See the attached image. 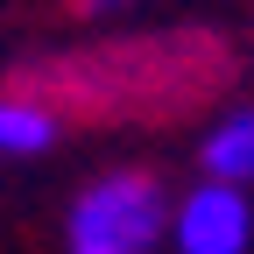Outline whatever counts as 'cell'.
Segmentation results:
<instances>
[{"label": "cell", "mask_w": 254, "mask_h": 254, "mask_svg": "<svg viewBox=\"0 0 254 254\" xmlns=\"http://www.w3.org/2000/svg\"><path fill=\"white\" fill-rule=\"evenodd\" d=\"M198 163H205V177H219V184L254 190V106H233L226 120H212V134L198 141Z\"/></svg>", "instance_id": "277c9868"}, {"label": "cell", "mask_w": 254, "mask_h": 254, "mask_svg": "<svg viewBox=\"0 0 254 254\" xmlns=\"http://www.w3.org/2000/svg\"><path fill=\"white\" fill-rule=\"evenodd\" d=\"M64 134V113L43 92H0V155H50Z\"/></svg>", "instance_id": "3957f363"}, {"label": "cell", "mask_w": 254, "mask_h": 254, "mask_svg": "<svg viewBox=\"0 0 254 254\" xmlns=\"http://www.w3.org/2000/svg\"><path fill=\"white\" fill-rule=\"evenodd\" d=\"M170 212L177 198L148 170H106L64 212V254H155L170 240Z\"/></svg>", "instance_id": "6da1fadb"}, {"label": "cell", "mask_w": 254, "mask_h": 254, "mask_svg": "<svg viewBox=\"0 0 254 254\" xmlns=\"http://www.w3.org/2000/svg\"><path fill=\"white\" fill-rule=\"evenodd\" d=\"M170 247L177 254H247L254 247V198L240 184H190L170 212Z\"/></svg>", "instance_id": "7a4b0ae2"}, {"label": "cell", "mask_w": 254, "mask_h": 254, "mask_svg": "<svg viewBox=\"0 0 254 254\" xmlns=\"http://www.w3.org/2000/svg\"><path fill=\"white\" fill-rule=\"evenodd\" d=\"M134 7H148V0H85L92 21H106V14H134Z\"/></svg>", "instance_id": "5b68a950"}]
</instances>
